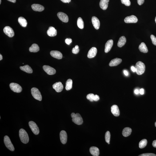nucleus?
Segmentation results:
<instances>
[{
	"label": "nucleus",
	"instance_id": "1",
	"mask_svg": "<svg viewBox=\"0 0 156 156\" xmlns=\"http://www.w3.org/2000/svg\"><path fill=\"white\" fill-rule=\"evenodd\" d=\"M19 136L21 140L23 143L27 144L29 142V137L27 132L23 129H20Z\"/></svg>",
	"mask_w": 156,
	"mask_h": 156
},
{
	"label": "nucleus",
	"instance_id": "2",
	"mask_svg": "<svg viewBox=\"0 0 156 156\" xmlns=\"http://www.w3.org/2000/svg\"><path fill=\"white\" fill-rule=\"evenodd\" d=\"M136 72L138 75H141L144 72L145 66L144 64L141 61H139L136 64Z\"/></svg>",
	"mask_w": 156,
	"mask_h": 156
},
{
	"label": "nucleus",
	"instance_id": "3",
	"mask_svg": "<svg viewBox=\"0 0 156 156\" xmlns=\"http://www.w3.org/2000/svg\"><path fill=\"white\" fill-rule=\"evenodd\" d=\"M72 118V121L78 125L82 124L83 123L82 118L79 113H77L75 114L72 113L71 114Z\"/></svg>",
	"mask_w": 156,
	"mask_h": 156
},
{
	"label": "nucleus",
	"instance_id": "4",
	"mask_svg": "<svg viewBox=\"0 0 156 156\" xmlns=\"http://www.w3.org/2000/svg\"><path fill=\"white\" fill-rule=\"evenodd\" d=\"M31 92L32 95L35 99L39 101L42 100V95L38 89L35 87L32 88L31 89Z\"/></svg>",
	"mask_w": 156,
	"mask_h": 156
},
{
	"label": "nucleus",
	"instance_id": "5",
	"mask_svg": "<svg viewBox=\"0 0 156 156\" xmlns=\"http://www.w3.org/2000/svg\"><path fill=\"white\" fill-rule=\"evenodd\" d=\"M4 142L8 149L11 151H14V148L9 137L7 136H5L4 138Z\"/></svg>",
	"mask_w": 156,
	"mask_h": 156
},
{
	"label": "nucleus",
	"instance_id": "6",
	"mask_svg": "<svg viewBox=\"0 0 156 156\" xmlns=\"http://www.w3.org/2000/svg\"><path fill=\"white\" fill-rule=\"evenodd\" d=\"M10 87L11 90L14 92L20 93L22 90V87L18 84L14 83H10Z\"/></svg>",
	"mask_w": 156,
	"mask_h": 156
},
{
	"label": "nucleus",
	"instance_id": "7",
	"mask_svg": "<svg viewBox=\"0 0 156 156\" xmlns=\"http://www.w3.org/2000/svg\"><path fill=\"white\" fill-rule=\"evenodd\" d=\"M29 126L34 134L38 135L39 133V128L35 123L33 121H30L29 123Z\"/></svg>",
	"mask_w": 156,
	"mask_h": 156
},
{
	"label": "nucleus",
	"instance_id": "8",
	"mask_svg": "<svg viewBox=\"0 0 156 156\" xmlns=\"http://www.w3.org/2000/svg\"><path fill=\"white\" fill-rule=\"evenodd\" d=\"M3 31L5 34L9 37H13L14 36V31L10 27H5L4 28Z\"/></svg>",
	"mask_w": 156,
	"mask_h": 156
},
{
	"label": "nucleus",
	"instance_id": "9",
	"mask_svg": "<svg viewBox=\"0 0 156 156\" xmlns=\"http://www.w3.org/2000/svg\"><path fill=\"white\" fill-rule=\"evenodd\" d=\"M43 69L44 71L49 75H53L56 73V70L54 68L48 66V65H44Z\"/></svg>",
	"mask_w": 156,
	"mask_h": 156
},
{
	"label": "nucleus",
	"instance_id": "10",
	"mask_svg": "<svg viewBox=\"0 0 156 156\" xmlns=\"http://www.w3.org/2000/svg\"><path fill=\"white\" fill-rule=\"evenodd\" d=\"M124 21L126 23H136L138 22V19L136 16L132 15L126 17Z\"/></svg>",
	"mask_w": 156,
	"mask_h": 156
},
{
	"label": "nucleus",
	"instance_id": "11",
	"mask_svg": "<svg viewBox=\"0 0 156 156\" xmlns=\"http://www.w3.org/2000/svg\"><path fill=\"white\" fill-rule=\"evenodd\" d=\"M57 16L59 19L62 22L65 23H67L68 22V17L64 13L60 12L57 14Z\"/></svg>",
	"mask_w": 156,
	"mask_h": 156
},
{
	"label": "nucleus",
	"instance_id": "12",
	"mask_svg": "<svg viewBox=\"0 0 156 156\" xmlns=\"http://www.w3.org/2000/svg\"><path fill=\"white\" fill-rule=\"evenodd\" d=\"M53 88L57 92H60L63 90V86L61 82H57L53 85Z\"/></svg>",
	"mask_w": 156,
	"mask_h": 156
},
{
	"label": "nucleus",
	"instance_id": "13",
	"mask_svg": "<svg viewBox=\"0 0 156 156\" xmlns=\"http://www.w3.org/2000/svg\"><path fill=\"white\" fill-rule=\"evenodd\" d=\"M60 138L61 142L62 144H65L67 141V133L65 131L62 130L60 133Z\"/></svg>",
	"mask_w": 156,
	"mask_h": 156
},
{
	"label": "nucleus",
	"instance_id": "14",
	"mask_svg": "<svg viewBox=\"0 0 156 156\" xmlns=\"http://www.w3.org/2000/svg\"><path fill=\"white\" fill-rule=\"evenodd\" d=\"M92 22L95 28L98 30L99 28L100 22L99 19L97 17L93 16L92 18Z\"/></svg>",
	"mask_w": 156,
	"mask_h": 156
},
{
	"label": "nucleus",
	"instance_id": "15",
	"mask_svg": "<svg viewBox=\"0 0 156 156\" xmlns=\"http://www.w3.org/2000/svg\"><path fill=\"white\" fill-rule=\"evenodd\" d=\"M50 54L52 57L57 59H61L62 58V53L58 51H52L50 52Z\"/></svg>",
	"mask_w": 156,
	"mask_h": 156
},
{
	"label": "nucleus",
	"instance_id": "16",
	"mask_svg": "<svg viewBox=\"0 0 156 156\" xmlns=\"http://www.w3.org/2000/svg\"><path fill=\"white\" fill-rule=\"evenodd\" d=\"M97 50L95 47L91 48L89 50L87 55L88 58H92L95 57L97 54Z\"/></svg>",
	"mask_w": 156,
	"mask_h": 156
},
{
	"label": "nucleus",
	"instance_id": "17",
	"mask_svg": "<svg viewBox=\"0 0 156 156\" xmlns=\"http://www.w3.org/2000/svg\"><path fill=\"white\" fill-rule=\"evenodd\" d=\"M47 33L48 35L51 37H54L57 35V30L53 27L51 26L47 30Z\"/></svg>",
	"mask_w": 156,
	"mask_h": 156
},
{
	"label": "nucleus",
	"instance_id": "18",
	"mask_svg": "<svg viewBox=\"0 0 156 156\" xmlns=\"http://www.w3.org/2000/svg\"><path fill=\"white\" fill-rule=\"evenodd\" d=\"M113 41L112 40H109L106 43L105 46V52L107 53L110 51L113 46Z\"/></svg>",
	"mask_w": 156,
	"mask_h": 156
},
{
	"label": "nucleus",
	"instance_id": "19",
	"mask_svg": "<svg viewBox=\"0 0 156 156\" xmlns=\"http://www.w3.org/2000/svg\"><path fill=\"white\" fill-rule=\"evenodd\" d=\"M86 98L88 99L89 100L90 102H93V101H97L99 99V96L96 95H95L92 93H90L88 94L86 96Z\"/></svg>",
	"mask_w": 156,
	"mask_h": 156
},
{
	"label": "nucleus",
	"instance_id": "20",
	"mask_svg": "<svg viewBox=\"0 0 156 156\" xmlns=\"http://www.w3.org/2000/svg\"><path fill=\"white\" fill-rule=\"evenodd\" d=\"M32 9L34 11L41 12L44 10V7L42 5L38 4H34L31 6Z\"/></svg>",
	"mask_w": 156,
	"mask_h": 156
},
{
	"label": "nucleus",
	"instance_id": "21",
	"mask_svg": "<svg viewBox=\"0 0 156 156\" xmlns=\"http://www.w3.org/2000/svg\"><path fill=\"white\" fill-rule=\"evenodd\" d=\"M111 111L113 115L115 117H118L120 115L119 110L116 105H113L111 107Z\"/></svg>",
	"mask_w": 156,
	"mask_h": 156
},
{
	"label": "nucleus",
	"instance_id": "22",
	"mask_svg": "<svg viewBox=\"0 0 156 156\" xmlns=\"http://www.w3.org/2000/svg\"><path fill=\"white\" fill-rule=\"evenodd\" d=\"M122 60L121 59L116 58L112 60L109 64L110 66H116L119 65L122 62Z\"/></svg>",
	"mask_w": 156,
	"mask_h": 156
},
{
	"label": "nucleus",
	"instance_id": "23",
	"mask_svg": "<svg viewBox=\"0 0 156 156\" xmlns=\"http://www.w3.org/2000/svg\"><path fill=\"white\" fill-rule=\"evenodd\" d=\"M109 0H101L99 6L101 9L104 10H106L108 6Z\"/></svg>",
	"mask_w": 156,
	"mask_h": 156
},
{
	"label": "nucleus",
	"instance_id": "24",
	"mask_svg": "<svg viewBox=\"0 0 156 156\" xmlns=\"http://www.w3.org/2000/svg\"><path fill=\"white\" fill-rule=\"evenodd\" d=\"M90 152L93 156H98L99 154V149L95 147H92L90 148Z\"/></svg>",
	"mask_w": 156,
	"mask_h": 156
},
{
	"label": "nucleus",
	"instance_id": "25",
	"mask_svg": "<svg viewBox=\"0 0 156 156\" xmlns=\"http://www.w3.org/2000/svg\"><path fill=\"white\" fill-rule=\"evenodd\" d=\"M21 70L26 72L28 74H31L33 72V70L31 67L28 65H26L23 66H21L20 67Z\"/></svg>",
	"mask_w": 156,
	"mask_h": 156
},
{
	"label": "nucleus",
	"instance_id": "26",
	"mask_svg": "<svg viewBox=\"0 0 156 156\" xmlns=\"http://www.w3.org/2000/svg\"><path fill=\"white\" fill-rule=\"evenodd\" d=\"M132 132V130L130 128L126 127L125 128L123 131L122 134L124 137H128L130 136Z\"/></svg>",
	"mask_w": 156,
	"mask_h": 156
},
{
	"label": "nucleus",
	"instance_id": "27",
	"mask_svg": "<svg viewBox=\"0 0 156 156\" xmlns=\"http://www.w3.org/2000/svg\"><path fill=\"white\" fill-rule=\"evenodd\" d=\"M39 47L36 44H33L29 49V51L31 52H37L39 51Z\"/></svg>",
	"mask_w": 156,
	"mask_h": 156
},
{
	"label": "nucleus",
	"instance_id": "28",
	"mask_svg": "<svg viewBox=\"0 0 156 156\" xmlns=\"http://www.w3.org/2000/svg\"><path fill=\"white\" fill-rule=\"evenodd\" d=\"M126 42V39L124 36L121 37L118 40L117 45L119 47H122L125 45Z\"/></svg>",
	"mask_w": 156,
	"mask_h": 156
},
{
	"label": "nucleus",
	"instance_id": "29",
	"mask_svg": "<svg viewBox=\"0 0 156 156\" xmlns=\"http://www.w3.org/2000/svg\"><path fill=\"white\" fill-rule=\"evenodd\" d=\"M139 49L140 51L144 53H147L148 50L147 47L144 43H142L139 47Z\"/></svg>",
	"mask_w": 156,
	"mask_h": 156
},
{
	"label": "nucleus",
	"instance_id": "30",
	"mask_svg": "<svg viewBox=\"0 0 156 156\" xmlns=\"http://www.w3.org/2000/svg\"><path fill=\"white\" fill-rule=\"evenodd\" d=\"M18 22L23 27H26L27 26V21L23 17H19L18 19Z\"/></svg>",
	"mask_w": 156,
	"mask_h": 156
},
{
	"label": "nucleus",
	"instance_id": "31",
	"mask_svg": "<svg viewBox=\"0 0 156 156\" xmlns=\"http://www.w3.org/2000/svg\"><path fill=\"white\" fill-rule=\"evenodd\" d=\"M73 81L71 79L67 80L66 82L65 89L67 90H70L72 87Z\"/></svg>",
	"mask_w": 156,
	"mask_h": 156
},
{
	"label": "nucleus",
	"instance_id": "32",
	"mask_svg": "<svg viewBox=\"0 0 156 156\" xmlns=\"http://www.w3.org/2000/svg\"><path fill=\"white\" fill-rule=\"evenodd\" d=\"M77 25L79 28L83 29L84 28V22L83 20L80 17H79L77 20Z\"/></svg>",
	"mask_w": 156,
	"mask_h": 156
},
{
	"label": "nucleus",
	"instance_id": "33",
	"mask_svg": "<svg viewBox=\"0 0 156 156\" xmlns=\"http://www.w3.org/2000/svg\"><path fill=\"white\" fill-rule=\"evenodd\" d=\"M147 141L146 139H143L140 141L139 143V147L140 148L142 149L145 148L147 144Z\"/></svg>",
	"mask_w": 156,
	"mask_h": 156
},
{
	"label": "nucleus",
	"instance_id": "34",
	"mask_svg": "<svg viewBox=\"0 0 156 156\" xmlns=\"http://www.w3.org/2000/svg\"><path fill=\"white\" fill-rule=\"evenodd\" d=\"M110 132L108 131L106 132L105 135V139L107 142H110Z\"/></svg>",
	"mask_w": 156,
	"mask_h": 156
},
{
	"label": "nucleus",
	"instance_id": "35",
	"mask_svg": "<svg viewBox=\"0 0 156 156\" xmlns=\"http://www.w3.org/2000/svg\"><path fill=\"white\" fill-rule=\"evenodd\" d=\"M121 1L122 4L125 5L126 6H129L131 5L130 0H121Z\"/></svg>",
	"mask_w": 156,
	"mask_h": 156
},
{
	"label": "nucleus",
	"instance_id": "36",
	"mask_svg": "<svg viewBox=\"0 0 156 156\" xmlns=\"http://www.w3.org/2000/svg\"><path fill=\"white\" fill-rule=\"evenodd\" d=\"M150 37L153 44L156 46V37L153 35H151Z\"/></svg>",
	"mask_w": 156,
	"mask_h": 156
},
{
	"label": "nucleus",
	"instance_id": "37",
	"mask_svg": "<svg viewBox=\"0 0 156 156\" xmlns=\"http://www.w3.org/2000/svg\"><path fill=\"white\" fill-rule=\"evenodd\" d=\"M139 156H156V155L153 153H145L140 155Z\"/></svg>",
	"mask_w": 156,
	"mask_h": 156
},
{
	"label": "nucleus",
	"instance_id": "38",
	"mask_svg": "<svg viewBox=\"0 0 156 156\" xmlns=\"http://www.w3.org/2000/svg\"><path fill=\"white\" fill-rule=\"evenodd\" d=\"M72 42V40L71 38H67L65 40V42L68 45H70L71 43Z\"/></svg>",
	"mask_w": 156,
	"mask_h": 156
},
{
	"label": "nucleus",
	"instance_id": "39",
	"mask_svg": "<svg viewBox=\"0 0 156 156\" xmlns=\"http://www.w3.org/2000/svg\"><path fill=\"white\" fill-rule=\"evenodd\" d=\"M79 51V49H76L75 47L73 48L72 50V52L73 54H76L78 53Z\"/></svg>",
	"mask_w": 156,
	"mask_h": 156
},
{
	"label": "nucleus",
	"instance_id": "40",
	"mask_svg": "<svg viewBox=\"0 0 156 156\" xmlns=\"http://www.w3.org/2000/svg\"><path fill=\"white\" fill-rule=\"evenodd\" d=\"M137 0L138 5H139L143 4L144 2V0Z\"/></svg>",
	"mask_w": 156,
	"mask_h": 156
},
{
	"label": "nucleus",
	"instance_id": "41",
	"mask_svg": "<svg viewBox=\"0 0 156 156\" xmlns=\"http://www.w3.org/2000/svg\"><path fill=\"white\" fill-rule=\"evenodd\" d=\"M61 0L64 3H69L71 1V0Z\"/></svg>",
	"mask_w": 156,
	"mask_h": 156
},
{
	"label": "nucleus",
	"instance_id": "42",
	"mask_svg": "<svg viewBox=\"0 0 156 156\" xmlns=\"http://www.w3.org/2000/svg\"><path fill=\"white\" fill-rule=\"evenodd\" d=\"M152 145L154 147L156 148V140L153 141Z\"/></svg>",
	"mask_w": 156,
	"mask_h": 156
},
{
	"label": "nucleus",
	"instance_id": "43",
	"mask_svg": "<svg viewBox=\"0 0 156 156\" xmlns=\"http://www.w3.org/2000/svg\"><path fill=\"white\" fill-rule=\"evenodd\" d=\"M139 93L141 95H143L144 93V89H141L140 90Z\"/></svg>",
	"mask_w": 156,
	"mask_h": 156
},
{
	"label": "nucleus",
	"instance_id": "44",
	"mask_svg": "<svg viewBox=\"0 0 156 156\" xmlns=\"http://www.w3.org/2000/svg\"><path fill=\"white\" fill-rule=\"evenodd\" d=\"M131 69L132 71L133 72H135L136 71V69L135 67H134V66H132L131 67Z\"/></svg>",
	"mask_w": 156,
	"mask_h": 156
},
{
	"label": "nucleus",
	"instance_id": "45",
	"mask_svg": "<svg viewBox=\"0 0 156 156\" xmlns=\"http://www.w3.org/2000/svg\"><path fill=\"white\" fill-rule=\"evenodd\" d=\"M139 93V91L138 89H136V90H134V93H135L136 94H138Z\"/></svg>",
	"mask_w": 156,
	"mask_h": 156
},
{
	"label": "nucleus",
	"instance_id": "46",
	"mask_svg": "<svg viewBox=\"0 0 156 156\" xmlns=\"http://www.w3.org/2000/svg\"><path fill=\"white\" fill-rule=\"evenodd\" d=\"M7 0L13 3H15L16 2V0Z\"/></svg>",
	"mask_w": 156,
	"mask_h": 156
},
{
	"label": "nucleus",
	"instance_id": "47",
	"mask_svg": "<svg viewBox=\"0 0 156 156\" xmlns=\"http://www.w3.org/2000/svg\"><path fill=\"white\" fill-rule=\"evenodd\" d=\"M124 73L125 75L126 76H128V72L126 71H124Z\"/></svg>",
	"mask_w": 156,
	"mask_h": 156
},
{
	"label": "nucleus",
	"instance_id": "48",
	"mask_svg": "<svg viewBox=\"0 0 156 156\" xmlns=\"http://www.w3.org/2000/svg\"><path fill=\"white\" fill-rule=\"evenodd\" d=\"M2 56L1 54H0V60L1 61L2 59Z\"/></svg>",
	"mask_w": 156,
	"mask_h": 156
},
{
	"label": "nucleus",
	"instance_id": "49",
	"mask_svg": "<svg viewBox=\"0 0 156 156\" xmlns=\"http://www.w3.org/2000/svg\"><path fill=\"white\" fill-rule=\"evenodd\" d=\"M75 47L76 49H78L79 48V47L78 45H76V46Z\"/></svg>",
	"mask_w": 156,
	"mask_h": 156
},
{
	"label": "nucleus",
	"instance_id": "50",
	"mask_svg": "<svg viewBox=\"0 0 156 156\" xmlns=\"http://www.w3.org/2000/svg\"><path fill=\"white\" fill-rule=\"evenodd\" d=\"M1 0H0V4H1Z\"/></svg>",
	"mask_w": 156,
	"mask_h": 156
},
{
	"label": "nucleus",
	"instance_id": "51",
	"mask_svg": "<svg viewBox=\"0 0 156 156\" xmlns=\"http://www.w3.org/2000/svg\"><path fill=\"white\" fill-rule=\"evenodd\" d=\"M155 21L156 23V18H155Z\"/></svg>",
	"mask_w": 156,
	"mask_h": 156
},
{
	"label": "nucleus",
	"instance_id": "52",
	"mask_svg": "<svg viewBox=\"0 0 156 156\" xmlns=\"http://www.w3.org/2000/svg\"><path fill=\"white\" fill-rule=\"evenodd\" d=\"M155 126L156 127V122L155 123Z\"/></svg>",
	"mask_w": 156,
	"mask_h": 156
},
{
	"label": "nucleus",
	"instance_id": "53",
	"mask_svg": "<svg viewBox=\"0 0 156 156\" xmlns=\"http://www.w3.org/2000/svg\"><path fill=\"white\" fill-rule=\"evenodd\" d=\"M108 144H110V142H108Z\"/></svg>",
	"mask_w": 156,
	"mask_h": 156
}]
</instances>
